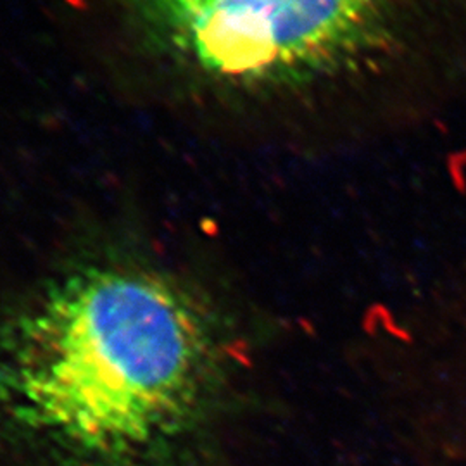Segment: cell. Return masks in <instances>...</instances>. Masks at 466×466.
Returning a JSON list of instances; mask_svg holds the SVG:
<instances>
[{
	"label": "cell",
	"instance_id": "1",
	"mask_svg": "<svg viewBox=\"0 0 466 466\" xmlns=\"http://www.w3.org/2000/svg\"><path fill=\"white\" fill-rule=\"evenodd\" d=\"M0 325V437L35 466H184L219 352L199 296L149 267L69 269Z\"/></svg>",
	"mask_w": 466,
	"mask_h": 466
},
{
	"label": "cell",
	"instance_id": "2",
	"mask_svg": "<svg viewBox=\"0 0 466 466\" xmlns=\"http://www.w3.org/2000/svg\"><path fill=\"white\" fill-rule=\"evenodd\" d=\"M184 59L238 85L339 73L389 38L394 0H135Z\"/></svg>",
	"mask_w": 466,
	"mask_h": 466
}]
</instances>
